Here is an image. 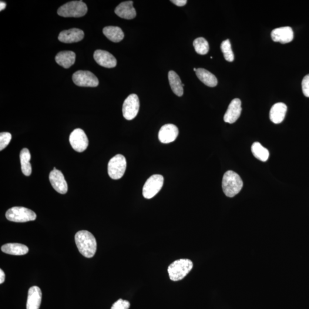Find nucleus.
I'll use <instances>...</instances> for the list:
<instances>
[{"label":"nucleus","instance_id":"24","mask_svg":"<svg viewBox=\"0 0 309 309\" xmlns=\"http://www.w3.org/2000/svg\"><path fill=\"white\" fill-rule=\"evenodd\" d=\"M169 80L171 88L174 93L177 96H182L183 95V84L177 74L173 70H170L169 73Z\"/></svg>","mask_w":309,"mask_h":309},{"label":"nucleus","instance_id":"15","mask_svg":"<svg viewBox=\"0 0 309 309\" xmlns=\"http://www.w3.org/2000/svg\"><path fill=\"white\" fill-rule=\"evenodd\" d=\"M271 36L274 42L287 44L293 41L294 33L291 27L285 26L273 30Z\"/></svg>","mask_w":309,"mask_h":309},{"label":"nucleus","instance_id":"6","mask_svg":"<svg viewBox=\"0 0 309 309\" xmlns=\"http://www.w3.org/2000/svg\"><path fill=\"white\" fill-rule=\"evenodd\" d=\"M127 168L125 157L122 154H117L110 159L108 164L109 176L112 179H119L122 178Z\"/></svg>","mask_w":309,"mask_h":309},{"label":"nucleus","instance_id":"31","mask_svg":"<svg viewBox=\"0 0 309 309\" xmlns=\"http://www.w3.org/2000/svg\"><path fill=\"white\" fill-rule=\"evenodd\" d=\"M302 92L306 97H309V74L305 76L302 82Z\"/></svg>","mask_w":309,"mask_h":309},{"label":"nucleus","instance_id":"32","mask_svg":"<svg viewBox=\"0 0 309 309\" xmlns=\"http://www.w3.org/2000/svg\"><path fill=\"white\" fill-rule=\"evenodd\" d=\"M171 2H172L173 4L178 6H183L187 4V0H173V1H171Z\"/></svg>","mask_w":309,"mask_h":309},{"label":"nucleus","instance_id":"7","mask_svg":"<svg viewBox=\"0 0 309 309\" xmlns=\"http://www.w3.org/2000/svg\"><path fill=\"white\" fill-rule=\"evenodd\" d=\"M164 177L161 175H154L148 179L143 188V196L150 199L158 193L163 186Z\"/></svg>","mask_w":309,"mask_h":309},{"label":"nucleus","instance_id":"12","mask_svg":"<svg viewBox=\"0 0 309 309\" xmlns=\"http://www.w3.org/2000/svg\"><path fill=\"white\" fill-rule=\"evenodd\" d=\"M179 134V130L176 126L172 124H167L161 128L158 137L161 143L164 144L174 142Z\"/></svg>","mask_w":309,"mask_h":309},{"label":"nucleus","instance_id":"9","mask_svg":"<svg viewBox=\"0 0 309 309\" xmlns=\"http://www.w3.org/2000/svg\"><path fill=\"white\" fill-rule=\"evenodd\" d=\"M140 102L136 94H132L127 97L123 105V115L126 119L132 120L135 118L139 112Z\"/></svg>","mask_w":309,"mask_h":309},{"label":"nucleus","instance_id":"18","mask_svg":"<svg viewBox=\"0 0 309 309\" xmlns=\"http://www.w3.org/2000/svg\"><path fill=\"white\" fill-rule=\"evenodd\" d=\"M42 292L38 287H32L29 288L26 302V309H39L41 305Z\"/></svg>","mask_w":309,"mask_h":309},{"label":"nucleus","instance_id":"22","mask_svg":"<svg viewBox=\"0 0 309 309\" xmlns=\"http://www.w3.org/2000/svg\"><path fill=\"white\" fill-rule=\"evenodd\" d=\"M196 72L198 79L205 85L210 87L217 86L218 80L213 73L203 68H198Z\"/></svg>","mask_w":309,"mask_h":309},{"label":"nucleus","instance_id":"23","mask_svg":"<svg viewBox=\"0 0 309 309\" xmlns=\"http://www.w3.org/2000/svg\"><path fill=\"white\" fill-rule=\"evenodd\" d=\"M103 32L107 39L114 43L122 41L124 37L122 29L118 26H106L103 29Z\"/></svg>","mask_w":309,"mask_h":309},{"label":"nucleus","instance_id":"20","mask_svg":"<svg viewBox=\"0 0 309 309\" xmlns=\"http://www.w3.org/2000/svg\"><path fill=\"white\" fill-rule=\"evenodd\" d=\"M55 60L60 66L65 68H69L75 62L76 54L72 51L60 52L56 55Z\"/></svg>","mask_w":309,"mask_h":309},{"label":"nucleus","instance_id":"1","mask_svg":"<svg viewBox=\"0 0 309 309\" xmlns=\"http://www.w3.org/2000/svg\"><path fill=\"white\" fill-rule=\"evenodd\" d=\"M75 243L80 253L86 258H92L97 250L95 237L86 230L77 232L75 235Z\"/></svg>","mask_w":309,"mask_h":309},{"label":"nucleus","instance_id":"30","mask_svg":"<svg viewBox=\"0 0 309 309\" xmlns=\"http://www.w3.org/2000/svg\"><path fill=\"white\" fill-rule=\"evenodd\" d=\"M130 304L129 301L119 299L113 304L110 309H129Z\"/></svg>","mask_w":309,"mask_h":309},{"label":"nucleus","instance_id":"2","mask_svg":"<svg viewBox=\"0 0 309 309\" xmlns=\"http://www.w3.org/2000/svg\"><path fill=\"white\" fill-rule=\"evenodd\" d=\"M243 181L237 173L228 171L224 174L222 179V189L225 195L232 198L236 196L243 189Z\"/></svg>","mask_w":309,"mask_h":309},{"label":"nucleus","instance_id":"3","mask_svg":"<svg viewBox=\"0 0 309 309\" xmlns=\"http://www.w3.org/2000/svg\"><path fill=\"white\" fill-rule=\"evenodd\" d=\"M193 267L192 261L188 259H180L174 261L168 268V273L171 280L178 281L183 280Z\"/></svg>","mask_w":309,"mask_h":309},{"label":"nucleus","instance_id":"16","mask_svg":"<svg viewBox=\"0 0 309 309\" xmlns=\"http://www.w3.org/2000/svg\"><path fill=\"white\" fill-rule=\"evenodd\" d=\"M85 37V33L81 29L72 28L60 32L58 39L64 43H73L81 41Z\"/></svg>","mask_w":309,"mask_h":309},{"label":"nucleus","instance_id":"35","mask_svg":"<svg viewBox=\"0 0 309 309\" xmlns=\"http://www.w3.org/2000/svg\"><path fill=\"white\" fill-rule=\"evenodd\" d=\"M197 68H194V70L195 72L197 71Z\"/></svg>","mask_w":309,"mask_h":309},{"label":"nucleus","instance_id":"4","mask_svg":"<svg viewBox=\"0 0 309 309\" xmlns=\"http://www.w3.org/2000/svg\"><path fill=\"white\" fill-rule=\"evenodd\" d=\"M88 8L83 1H73L66 3L58 10V14L64 18H81L85 16Z\"/></svg>","mask_w":309,"mask_h":309},{"label":"nucleus","instance_id":"17","mask_svg":"<svg viewBox=\"0 0 309 309\" xmlns=\"http://www.w3.org/2000/svg\"><path fill=\"white\" fill-rule=\"evenodd\" d=\"M116 14L120 18L131 20L135 18L136 12L133 6L132 1H128L120 3L115 10Z\"/></svg>","mask_w":309,"mask_h":309},{"label":"nucleus","instance_id":"10","mask_svg":"<svg viewBox=\"0 0 309 309\" xmlns=\"http://www.w3.org/2000/svg\"><path fill=\"white\" fill-rule=\"evenodd\" d=\"M69 142L74 150L77 152L82 153L88 146V139L84 131L77 129L70 133Z\"/></svg>","mask_w":309,"mask_h":309},{"label":"nucleus","instance_id":"26","mask_svg":"<svg viewBox=\"0 0 309 309\" xmlns=\"http://www.w3.org/2000/svg\"><path fill=\"white\" fill-rule=\"evenodd\" d=\"M251 151L253 155L262 162H266L269 157V151L259 142H255L251 146Z\"/></svg>","mask_w":309,"mask_h":309},{"label":"nucleus","instance_id":"25","mask_svg":"<svg viewBox=\"0 0 309 309\" xmlns=\"http://www.w3.org/2000/svg\"><path fill=\"white\" fill-rule=\"evenodd\" d=\"M20 162H21L22 170L23 174L26 177L31 176L32 174V166L30 163L31 155L27 149H23L20 154Z\"/></svg>","mask_w":309,"mask_h":309},{"label":"nucleus","instance_id":"13","mask_svg":"<svg viewBox=\"0 0 309 309\" xmlns=\"http://www.w3.org/2000/svg\"><path fill=\"white\" fill-rule=\"evenodd\" d=\"M242 112L241 101L236 98L231 101L224 116V121L226 123L233 124L239 119Z\"/></svg>","mask_w":309,"mask_h":309},{"label":"nucleus","instance_id":"28","mask_svg":"<svg viewBox=\"0 0 309 309\" xmlns=\"http://www.w3.org/2000/svg\"><path fill=\"white\" fill-rule=\"evenodd\" d=\"M221 48L223 52L224 58L227 62H233L234 60V55L232 50L230 40L227 39L221 44Z\"/></svg>","mask_w":309,"mask_h":309},{"label":"nucleus","instance_id":"5","mask_svg":"<svg viewBox=\"0 0 309 309\" xmlns=\"http://www.w3.org/2000/svg\"><path fill=\"white\" fill-rule=\"evenodd\" d=\"M36 217L35 212L23 207H13L6 213L7 220L14 222L23 223L35 221Z\"/></svg>","mask_w":309,"mask_h":309},{"label":"nucleus","instance_id":"19","mask_svg":"<svg viewBox=\"0 0 309 309\" xmlns=\"http://www.w3.org/2000/svg\"><path fill=\"white\" fill-rule=\"evenodd\" d=\"M287 107L283 103H277L271 107L270 111V119L275 124L283 122L287 112Z\"/></svg>","mask_w":309,"mask_h":309},{"label":"nucleus","instance_id":"14","mask_svg":"<svg viewBox=\"0 0 309 309\" xmlns=\"http://www.w3.org/2000/svg\"><path fill=\"white\" fill-rule=\"evenodd\" d=\"M93 58L99 65L105 68H114L117 65L115 57L106 50H96L94 53Z\"/></svg>","mask_w":309,"mask_h":309},{"label":"nucleus","instance_id":"34","mask_svg":"<svg viewBox=\"0 0 309 309\" xmlns=\"http://www.w3.org/2000/svg\"><path fill=\"white\" fill-rule=\"evenodd\" d=\"M6 3L4 2H0V11H2L6 8Z\"/></svg>","mask_w":309,"mask_h":309},{"label":"nucleus","instance_id":"27","mask_svg":"<svg viewBox=\"0 0 309 309\" xmlns=\"http://www.w3.org/2000/svg\"><path fill=\"white\" fill-rule=\"evenodd\" d=\"M195 50L198 54L204 55L209 51V44L207 40L203 38H197L193 43Z\"/></svg>","mask_w":309,"mask_h":309},{"label":"nucleus","instance_id":"29","mask_svg":"<svg viewBox=\"0 0 309 309\" xmlns=\"http://www.w3.org/2000/svg\"><path fill=\"white\" fill-rule=\"evenodd\" d=\"M12 135L9 132H1L0 133V151H2L11 142Z\"/></svg>","mask_w":309,"mask_h":309},{"label":"nucleus","instance_id":"8","mask_svg":"<svg viewBox=\"0 0 309 309\" xmlns=\"http://www.w3.org/2000/svg\"><path fill=\"white\" fill-rule=\"evenodd\" d=\"M72 80L79 87H96L99 84L97 77L88 70H78L73 74Z\"/></svg>","mask_w":309,"mask_h":309},{"label":"nucleus","instance_id":"33","mask_svg":"<svg viewBox=\"0 0 309 309\" xmlns=\"http://www.w3.org/2000/svg\"><path fill=\"white\" fill-rule=\"evenodd\" d=\"M5 280V274L2 269L0 270V284L4 283Z\"/></svg>","mask_w":309,"mask_h":309},{"label":"nucleus","instance_id":"21","mask_svg":"<svg viewBox=\"0 0 309 309\" xmlns=\"http://www.w3.org/2000/svg\"><path fill=\"white\" fill-rule=\"evenodd\" d=\"M4 253L13 255H23L27 254L29 248L24 244L20 243H7L1 247Z\"/></svg>","mask_w":309,"mask_h":309},{"label":"nucleus","instance_id":"11","mask_svg":"<svg viewBox=\"0 0 309 309\" xmlns=\"http://www.w3.org/2000/svg\"><path fill=\"white\" fill-rule=\"evenodd\" d=\"M49 178L52 186L57 192L61 194H65L67 193L68 184L61 171L58 170H52L50 173Z\"/></svg>","mask_w":309,"mask_h":309}]
</instances>
